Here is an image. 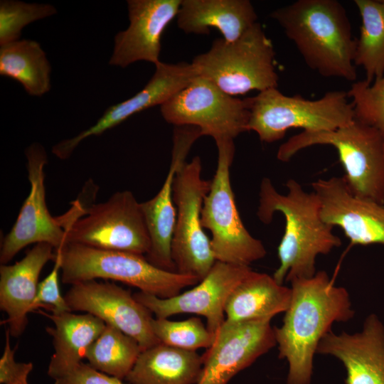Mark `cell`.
<instances>
[{
    "instance_id": "cell-24",
    "label": "cell",
    "mask_w": 384,
    "mask_h": 384,
    "mask_svg": "<svg viewBox=\"0 0 384 384\" xmlns=\"http://www.w3.org/2000/svg\"><path fill=\"white\" fill-rule=\"evenodd\" d=\"M291 297V287L279 284L273 276L252 271L228 296L224 309L225 320L272 319L286 311Z\"/></svg>"
},
{
    "instance_id": "cell-10",
    "label": "cell",
    "mask_w": 384,
    "mask_h": 384,
    "mask_svg": "<svg viewBox=\"0 0 384 384\" xmlns=\"http://www.w3.org/2000/svg\"><path fill=\"white\" fill-rule=\"evenodd\" d=\"M201 172V160L196 156L176 173L173 199L177 214L171 242L176 272L195 277L200 282L216 262L210 239L205 233L201 223L203 201L212 181L203 178Z\"/></svg>"
},
{
    "instance_id": "cell-17",
    "label": "cell",
    "mask_w": 384,
    "mask_h": 384,
    "mask_svg": "<svg viewBox=\"0 0 384 384\" xmlns=\"http://www.w3.org/2000/svg\"><path fill=\"white\" fill-rule=\"evenodd\" d=\"M201 136L197 127H175L171 161L164 182L155 196L140 203L150 240L149 250L145 257L155 267L169 272H176L171 256L177 214L173 199L174 180L178 169L186 162L192 145Z\"/></svg>"
},
{
    "instance_id": "cell-20",
    "label": "cell",
    "mask_w": 384,
    "mask_h": 384,
    "mask_svg": "<svg viewBox=\"0 0 384 384\" xmlns=\"http://www.w3.org/2000/svg\"><path fill=\"white\" fill-rule=\"evenodd\" d=\"M316 353L343 363L346 384H384V325L375 314L366 317L359 332L327 333Z\"/></svg>"
},
{
    "instance_id": "cell-25",
    "label": "cell",
    "mask_w": 384,
    "mask_h": 384,
    "mask_svg": "<svg viewBox=\"0 0 384 384\" xmlns=\"http://www.w3.org/2000/svg\"><path fill=\"white\" fill-rule=\"evenodd\" d=\"M202 368L196 351L160 343L140 353L125 379L129 384H197Z\"/></svg>"
},
{
    "instance_id": "cell-13",
    "label": "cell",
    "mask_w": 384,
    "mask_h": 384,
    "mask_svg": "<svg viewBox=\"0 0 384 384\" xmlns=\"http://www.w3.org/2000/svg\"><path fill=\"white\" fill-rule=\"evenodd\" d=\"M71 311L91 314L134 338L142 351L160 343L154 335L152 313L114 283L95 279L76 283L64 296Z\"/></svg>"
},
{
    "instance_id": "cell-34",
    "label": "cell",
    "mask_w": 384,
    "mask_h": 384,
    "mask_svg": "<svg viewBox=\"0 0 384 384\" xmlns=\"http://www.w3.org/2000/svg\"><path fill=\"white\" fill-rule=\"evenodd\" d=\"M54 384H124L122 380L108 375L81 363L63 377L54 380Z\"/></svg>"
},
{
    "instance_id": "cell-18",
    "label": "cell",
    "mask_w": 384,
    "mask_h": 384,
    "mask_svg": "<svg viewBox=\"0 0 384 384\" xmlns=\"http://www.w3.org/2000/svg\"><path fill=\"white\" fill-rule=\"evenodd\" d=\"M323 220L339 227L352 245H384V204L355 197L343 177L312 183Z\"/></svg>"
},
{
    "instance_id": "cell-29",
    "label": "cell",
    "mask_w": 384,
    "mask_h": 384,
    "mask_svg": "<svg viewBox=\"0 0 384 384\" xmlns=\"http://www.w3.org/2000/svg\"><path fill=\"white\" fill-rule=\"evenodd\" d=\"M151 326L160 343L184 350L208 348L215 338L198 317L178 321L154 318Z\"/></svg>"
},
{
    "instance_id": "cell-7",
    "label": "cell",
    "mask_w": 384,
    "mask_h": 384,
    "mask_svg": "<svg viewBox=\"0 0 384 384\" xmlns=\"http://www.w3.org/2000/svg\"><path fill=\"white\" fill-rule=\"evenodd\" d=\"M347 92L331 91L321 98L310 100L300 95L282 94L277 87L260 92L250 97L247 131L255 132L262 142L282 139L288 129L333 131L355 120L352 102Z\"/></svg>"
},
{
    "instance_id": "cell-14",
    "label": "cell",
    "mask_w": 384,
    "mask_h": 384,
    "mask_svg": "<svg viewBox=\"0 0 384 384\" xmlns=\"http://www.w3.org/2000/svg\"><path fill=\"white\" fill-rule=\"evenodd\" d=\"M253 270L250 266L216 261L208 274L190 290L167 299L139 292L134 297L156 318L168 319L178 314H196L206 319L214 335L225 321V304L233 289Z\"/></svg>"
},
{
    "instance_id": "cell-23",
    "label": "cell",
    "mask_w": 384,
    "mask_h": 384,
    "mask_svg": "<svg viewBox=\"0 0 384 384\" xmlns=\"http://www.w3.org/2000/svg\"><path fill=\"white\" fill-rule=\"evenodd\" d=\"M43 314L54 324L53 327H47L46 331L53 338L54 348L48 375L55 380L82 363L90 346L101 334L106 324L88 313Z\"/></svg>"
},
{
    "instance_id": "cell-26",
    "label": "cell",
    "mask_w": 384,
    "mask_h": 384,
    "mask_svg": "<svg viewBox=\"0 0 384 384\" xmlns=\"http://www.w3.org/2000/svg\"><path fill=\"white\" fill-rule=\"evenodd\" d=\"M50 71L38 42L22 39L1 46V75L21 83L28 95L40 97L50 90Z\"/></svg>"
},
{
    "instance_id": "cell-2",
    "label": "cell",
    "mask_w": 384,
    "mask_h": 384,
    "mask_svg": "<svg viewBox=\"0 0 384 384\" xmlns=\"http://www.w3.org/2000/svg\"><path fill=\"white\" fill-rule=\"evenodd\" d=\"M287 193L277 191L271 180L260 183L257 215L269 224L276 212L285 219L284 233L277 247L279 266L273 277L280 284L294 279L310 278L316 271V258L341 245L333 226L321 215V203L314 192L307 193L295 180L286 183Z\"/></svg>"
},
{
    "instance_id": "cell-33",
    "label": "cell",
    "mask_w": 384,
    "mask_h": 384,
    "mask_svg": "<svg viewBox=\"0 0 384 384\" xmlns=\"http://www.w3.org/2000/svg\"><path fill=\"white\" fill-rule=\"evenodd\" d=\"M10 332L6 331V341L0 358V384H28V377L33 368L31 362H17L15 360L16 348L10 344Z\"/></svg>"
},
{
    "instance_id": "cell-1",
    "label": "cell",
    "mask_w": 384,
    "mask_h": 384,
    "mask_svg": "<svg viewBox=\"0 0 384 384\" xmlns=\"http://www.w3.org/2000/svg\"><path fill=\"white\" fill-rule=\"evenodd\" d=\"M292 297L282 324L274 327L279 358L289 366L287 384H311L314 357L335 322L353 319L349 294L325 271L291 282Z\"/></svg>"
},
{
    "instance_id": "cell-8",
    "label": "cell",
    "mask_w": 384,
    "mask_h": 384,
    "mask_svg": "<svg viewBox=\"0 0 384 384\" xmlns=\"http://www.w3.org/2000/svg\"><path fill=\"white\" fill-rule=\"evenodd\" d=\"M215 143L218 164L210 191L203 201L202 225L211 233L210 245L216 261L250 266L266 255V249L262 241L246 229L236 206L230 182L233 139H223Z\"/></svg>"
},
{
    "instance_id": "cell-32",
    "label": "cell",
    "mask_w": 384,
    "mask_h": 384,
    "mask_svg": "<svg viewBox=\"0 0 384 384\" xmlns=\"http://www.w3.org/2000/svg\"><path fill=\"white\" fill-rule=\"evenodd\" d=\"M62 254L60 247L55 250L54 265L49 274L41 282L31 312L39 307L50 310L52 314L71 311L59 287V273L61 272Z\"/></svg>"
},
{
    "instance_id": "cell-27",
    "label": "cell",
    "mask_w": 384,
    "mask_h": 384,
    "mask_svg": "<svg viewBox=\"0 0 384 384\" xmlns=\"http://www.w3.org/2000/svg\"><path fill=\"white\" fill-rule=\"evenodd\" d=\"M361 17L353 63L366 71L372 83L384 74V0H355Z\"/></svg>"
},
{
    "instance_id": "cell-11",
    "label": "cell",
    "mask_w": 384,
    "mask_h": 384,
    "mask_svg": "<svg viewBox=\"0 0 384 384\" xmlns=\"http://www.w3.org/2000/svg\"><path fill=\"white\" fill-rule=\"evenodd\" d=\"M250 97L231 96L197 76L160 106L163 118L175 127L192 126L215 142L233 139L247 131Z\"/></svg>"
},
{
    "instance_id": "cell-28",
    "label": "cell",
    "mask_w": 384,
    "mask_h": 384,
    "mask_svg": "<svg viewBox=\"0 0 384 384\" xmlns=\"http://www.w3.org/2000/svg\"><path fill=\"white\" fill-rule=\"evenodd\" d=\"M142 351L138 342L114 326L106 324L90 346L85 358L94 369L125 379Z\"/></svg>"
},
{
    "instance_id": "cell-6",
    "label": "cell",
    "mask_w": 384,
    "mask_h": 384,
    "mask_svg": "<svg viewBox=\"0 0 384 384\" xmlns=\"http://www.w3.org/2000/svg\"><path fill=\"white\" fill-rule=\"evenodd\" d=\"M274 55L271 41L257 22L235 41L216 38L210 48L196 55L191 63L198 76L234 97L277 87Z\"/></svg>"
},
{
    "instance_id": "cell-9",
    "label": "cell",
    "mask_w": 384,
    "mask_h": 384,
    "mask_svg": "<svg viewBox=\"0 0 384 384\" xmlns=\"http://www.w3.org/2000/svg\"><path fill=\"white\" fill-rule=\"evenodd\" d=\"M27 159L30 191L24 201L16 222L1 242V265L7 264L16 254L31 244L45 242L55 250L66 244L69 228L86 214L87 206L83 200L72 202L63 215H51L46 201L44 167L48 156L44 147L33 143L25 151Z\"/></svg>"
},
{
    "instance_id": "cell-5",
    "label": "cell",
    "mask_w": 384,
    "mask_h": 384,
    "mask_svg": "<svg viewBox=\"0 0 384 384\" xmlns=\"http://www.w3.org/2000/svg\"><path fill=\"white\" fill-rule=\"evenodd\" d=\"M61 280L66 284L98 278L118 281L161 299L175 297L200 281L151 264L144 255L68 242L60 247Z\"/></svg>"
},
{
    "instance_id": "cell-22",
    "label": "cell",
    "mask_w": 384,
    "mask_h": 384,
    "mask_svg": "<svg viewBox=\"0 0 384 384\" xmlns=\"http://www.w3.org/2000/svg\"><path fill=\"white\" fill-rule=\"evenodd\" d=\"M257 19L248 0H181L176 16L186 33L208 34L215 28L228 42L238 40Z\"/></svg>"
},
{
    "instance_id": "cell-30",
    "label": "cell",
    "mask_w": 384,
    "mask_h": 384,
    "mask_svg": "<svg viewBox=\"0 0 384 384\" xmlns=\"http://www.w3.org/2000/svg\"><path fill=\"white\" fill-rule=\"evenodd\" d=\"M57 12L49 4L26 3L16 0L0 1V45L20 40L23 27Z\"/></svg>"
},
{
    "instance_id": "cell-21",
    "label": "cell",
    "mask_w": 384,
    "mask_h": 384,
    "mask_svg": "<svg viewBox=\"0 0 384 384\" xmlns=\"http://www.w3.org/2000/svg\"><path fill=\"white\" fill-rule=\"evenodd\" d=\"M55 250L50 244H36L14 265L0 266V309L6 314L5 321L11 336H20L28 324L27 315L38 288L42 269L55 260Z\"/></svg>"
},
{
    "instance_id": "cell-3",
    "label": "cell",
    "mask_w": 384,
    "mask_h": 384,
    "mask_svg": "<svg viewBox=\"0 0 384 384\" xmlns=\"http://www.w3.org/2000/svg\"><path fill=\"white\" fill-rule=\"evenodd\" d=\"M270 16L284 29L311 69L326 78L356 80V39L340 2L298 0L274 10Z\"/></svg>"
},
{
    "instance_id": "cell-12",
    "label": "cell",
    "mask_w": 384,
    "mask_h": 384,
    "mask_svg": "<svg viewBox=\"0 0 384 384\" xmlns=\"http://www.w3.org/2000/svg\"><path fill=\"white\" fill-rule=\"evenodd\" d=\"M68 242L146 255L150 240L140 203L130 191H123L90 205L68 230Z\"/></svg>"
},
{
    "instance_id": "cell-16",
    "label": "cell",
    "mask_w": 384,
    "mask_h": 384,
    "mask_svg": "<svg viewBox=\"0 0 384 384\" xmlns=\"http://www.w3.org/2000/svg\"><path fill=\"white\" fill-rule=\"evenodd\" d=\"M146 85L132 97L110 106L92 127L76 136L60 141L52 148L60 159H67L86 138L101 135L132 115L156 105H161L198 76L192 63L159 62Z\"/></svg>"
},
{
    "instance_id": "cell-19",
    "label": "cell",
    "mask_w": 384,
    "mask_h": 384,
    "mask_svg": "<svg viewBox=\"0 0 384 384\" xmlns=\"http://www.w3.org/2000/svg\"><path fill=\"white\" fill-rule=\"evenodd\" d=\"M181 0H129V24L117 33L110 65L125 68L137 61L160 62L161 38L176 18Z\"/></svg>"
},
{
    "instance_id": "cell-4",
    "label": "cell",
    "mask_w": 384,
    "mask_h": 384,
    "mask_svg": "<svg viewBox=\"0 0 384 384\" xmlns=\"http://www.w3.org/2000/svg\"><path fill=\"white\" fill-rule=\"evenodd\" d=\"M314 145L336 149L345 170L342 177L355 197L384 204V137L378 129L355 119L333 131H302L279 146L277 158L287 162Z\"/></svg>"
},
{
    "instance_id": "cell-15",
    "label": "cell",
    "mask_w": 384,
    "mask_h": 384,
    "mask_svg": "<svg viewBox=\"0 0 384 384\" xmlns=\"http://www.w3.org/2000/svg\"><path fill=\"white\" fill-rule=\"evenodd\" d=\"M270 322V319L240 322L225 320L213 343L202 356V373L197 384H227L275 346Z\"/></svg>"
},
{
    "instance_id": "cell-31",
    "label": "cell",
    "mask_w": 384,
    "mask_h": 384,
    "mask_svg": "<svg viewBox=\"0 0 384 384\" xmlns=\"http://www.w3.org/2000/svg\"><path fill=\"white\" fill-rule=\"evenodd\" d=\"M353 100L355 119L378 129L384 137V74L368 83L353 82L347 92Z\"/></svg>"
}]
</instances>
